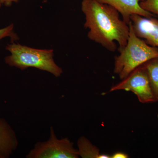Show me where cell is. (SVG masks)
I'll list each match as a JSON object with an SVG mask.
<instances>
[{
	"mask_svg": "<svg viewBox=\"0 0 158 158\" xmlns=\"http://www.w3.org/2000/svg\"><path fill=\"white\" fill-rule=\"evenodd\" d=\"M14 24L12 23L6 27L0 29V40L7 37H10L12 41L17 40L18 37L14 32Z\"/></svg>",
	"mask_w": 158,
	"mask_h": 158,
	"instance_id": "obj_12",
	"label": "cell"
},
{
	"mask_svg": "<svg viewBox=\"0 0 158 158\" xmlns=\"http://www.w3.org/2000/svg\"><path fill=\"white\" fill-rule=\"evenodd\" d=\"M128 157L127 154L124 153L118 152L114 154L111 158H127Z\"/></svg>",
	"mask_w": 158,
	"mask_h": 158,
	"instance_id": "obj_14",
	"label": "cell"
},
{
	"mask_svg": "<svg viewBox=\"0 0 158 158\" xmlns=\"http://www.w3.org/2000/svg\"><path fill=\"white\" fill-rule=\"evenodd\" d=\"M11 55L5 58L6 64L24 70L33 67L59 77L63 70L56 64L52 49H38L12 42L6 46Z\"/></svg>",
	"mask_w": 158,
	"mask_h": 158,
	"instance_id": "obj_2",
	"label": "cell"
},
{
	"mask_svg": "<svg viewBox=\"0 0 158 158\" xmlns=\"http://www.w3.org/2000/svg\"><path fill=\"white\" fill-rule=\"evenodd\" d=\"M122 80L112 87L110 91L123 90L132 91L136 94L139 101L143 104L156 102L147 72L143 65L135 69Z\"/></svg>",
	"mask_w": 158,
	"mask_h": 158,
	"instance_id": "obj_5",
	"label": "cell"
},
{
	"mask_svg": "<svg viewBox=\"0 0 158 158\" xmlns=\"http://www.w3.org/2000/svg\"><path fill=\"white\" fill-rule=\"evenodd\" d=\"M111 156H110L107 155H100L99 158H110Z\"/></svg>",
	"mask_w": 158,
	"mask_h": 158,
	"instance_id": "obj_15",
	"label": "cell"
},
{
	"mask_svg": "<svg viewBox=\"0 0 158 158\" xmlns=\"http://www.w3.org/2000/svg\"><path fill=\"white\" fill-rule=\"evenodd\" d=\"M128 25L129 34L127 44L124 48L118 51L120 55L115 57L114 62V73L121 80L150 59L158 58V49L148 45L136 35L131 22Z\"/></svg>",
	"mask_w": 158,
	"mask_h": 158,
	"instance_id": "obj_3",
	"label": "cell"
},
{
	"mask_svg": "<svg viewBox=\"0 0 158 158\" xmlns=\"http://www.w3.org/2000/svg\"><path fill=\"white\" fill-rule=\"evenodd\" d=\"M1 6H2V4L0 3V8H1Z\"/></svg>",
	"mask_w": 158,
	"mask_h": 158,
	"instance_id": "obj_16",
	"label": "cell"
},
{
	"mask_svg": "<svg viewBox=\"0 0 158 158\" xmlns=\"http://www.w3.org/2000/svg\"><path fill=\"white\" fill-rule=\"evenodd\" d=\"M102 4L112 6L118 11L123 20L129 24L131 21V16L132 14H138L143 17L150 18L153 15L145 11L140 6V0H96Z\"/></svg>",
	"mask_w": 158,
	"mask_h": 158,
	"instance_id": "obj_7",
	"label": "cell"
},
{
	"mask_svg": "<svg viewBox=\"0 0 158 158\" xmlns=\"http://www.w3.org/2000/svg\"><path fill=\"white\" fill-rule=\"evenodd\" d=\"M79 155L83 158H99V150L87 138L82 136L77 141Z\"/></svg>",
	"mask_w": 158,
	"mask_h": 158,
	"instance_id": "obj_10",
	"label": "cell"
},
{
	"mask_svg": "<svg viewBox=\"0 0 158 158\" xmlns=\"http://www.w3.org/2000/svg\"><path fill=\"white\" fill-rule=\"evenodd\" d=\"M144 1V0H140V1Z\"/></svg>",
	"mask_w": 158,
	"mask_h": 158,
	"instance_id": "obj_17",
	"label": "cell"
},
{
	"mask_svg": "<svg viewBox=\"0 0 158 158\" xmlns=\"http://www.w3.org/2000/svg\"><path fill=\"white\" fill-rule=\"evenodd\" d=\"M78 149L67 138L59 139L52 127L50 128L49 138L38 142L26 156L27 158H78Z\"/></svg>",
	"mask_w": 158,
	"mask_h": 158,
	"instance_id": "obj_4",
	"label": "cell"
},
{
	"mask_svg": "<svg viewBox=\"0 0 158 158\" xmlns=\"http://www.w3.org/2000/svg\"><path fill=\"white\" fill-rule=\"evenodd\" d=\"M18 140L14 130L0 116V158H9L17 149Z\"/></svg>",
	"mask_w": 158,
	"mask_h": 158,
	"instance_id": "obj_8",
	"label": "cell"
},
{
	"mask_svg": "<svg viewBox=\"0 0 158 158\" xmlns=\"http://www.w3.org/2000/svg\"><path fill=\"white\" fill-rule=\"evenodd\" d=\"M143 65L147 72L154 95L158 102V58L150 59Z\"/></svg>",
	"mask_w": 158,
	"mask_h": 158,
	"instance_id": "obj_9",
	"label": "cell"
},
{
	"mask_svg": "<svg viewBox=\"0 0 158 158\" xmlns=\"http://www.w3.org/2000/svg\"><path fill=\"white\" fill-rule=\"evenodd\" d=\"M81 10L85 15L84 27L89 30V39L111 52L124 48L127 44L129 27L119 18V12L112 6L96 0H82Z\"/></svg>",
	"mask_w": 158,
	"mask_h": 158,
	"instance_id": "obj_1",
	"label": "cell"
},
{
	"mask_svg": "<svg viewBox=\"0 0 158 158\" xmlns=\"http://www.w3.org/2000/svg\"><path fill=\"white\" fill-rule=\"evenodd\" d=\"M131 21L136 35L148 45L158 49V19L132 14Z\"/></svg>",
	"mask_w": 158,
	"mask_h": 158,
	"instance_id": "obj_6",
	"label": "cell"
},
{
	"mask_svg": "<svg viewBox=\"0 0 158 158\" xmlns=\"http://www.w3.org/2000/svg\"><path fill=\"white\" fill-rule=\"evenodd\" d=\"M139 4L145 11L158 15V0H144L140 1Z\"/></svg>",
	"mask_w": 158,
	"mask_h": 158,
	"instance_id": "obj_11",
	"label": "cell"
},
{
	"mask_svg": "<svg viewBox=\"0 0 158 158\" xmlns=\"http://www.w3.org/2000/svg\"><path fill=\"white\" fill-rule=\"evenodd\" d=\"M19 0H0L2 5H4L7 7L11 6L14 3H17Z\"/></svg>",
	"mask_w": 158,
	"mask_h": 158,
	"instance_id": "obj_13",
	"label": "cell"
}]
</instances>
